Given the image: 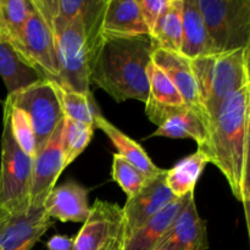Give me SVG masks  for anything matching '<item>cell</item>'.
Returning a JSON list of instances; mask_svg holds the SVG:
<instances>
[{"instance_id": "6da1fadb", "label": "cell", "mask_w": 250, "mask_h": 250, "mask_svg": "<svg viewBox=\"0 0 250 250\" xmlns=\"http://www.w3.org/2000/svg\"><path fill=\"white\" fill-rule=\"evenodd\" d=\"M250 84L225 99L208 128L203 151L229 182L234 198L243 204L249 229Z\"/></svg>"}, {"instance_id": "7a4b0ae2", "label": "cell", "mask_w": 250, "mask_h": 250, "mask_svg": "<svg viewBox=\"0 0 250 250\" xmlns=\"http://www.w3.org/2000/svg\"><path fill=\"white\" fill-rule=\"evenodd\" d=\"M156 49L150 36L102 37L89 61V83L105 90L117 103L134 99L146 104V68Z\"/></svg>"}, {"instance_id": "3957f363", "label": "cell", "mask_w": 250, "mask_h": 250, "mask_svg": "<svg viewBox=\"0 0 250 250\" xmlns=\"http://www.w3.org/2000/svg\"><path fill=\"white\" fill-rule=\"evenodd\" d=\"M250 48L190 60L203 107L210 122L227 97L250 84Z\"/></svg>"}, {"instance_id": "277c9868", "label": "cell", "mask_w": 250, "mask_h": 250, "mask_svg": "<svg viewBox=\"0 0 250 250\" xmlns=\"http://www.w3.org/2000/svg\"><path fill=\"white\" fill-rule=\"evenodd\" d=\"M31 1L48 22L53 32L60 71L56 83L76 92L92 93L89 83V46L82 14L72 22L65 23L54 20L48 12L38 6L34 0Z\"/></svg>"}, {"instance_id": "5b68a950", "label": "cell", "mask_w": 250, "mask_h": 250, "mask_svg": "<svg viewBox=\"0 0 250 250\" xmlns=\"http://www.w3.org/2000/svg\"><path fill=\"white\" fill-rule=\"evenodd\" d=\"M212 54L250 48L249 0H197Z\"/></svg>"}, {"instance_id": "8992f818", "label": "cell", "mask_w": 250, "mask_h": 250, "mask_svg": "<svg viewBox=\"0 0 250 250\" xmlns=\"http://www.w3.org/2000/svg\"><path fill=\"white\" fill-rule=\"evenodd\" d=\"M32 158L21 150L12 137L9 117L4 114L0 158V209L10 215L29 210Z\"/></svg>"}, {"instance_id": "52a82bcc", "label": "cell", "mask_w": 250, "mask_h": 250, "mask_svg": "<svg viewBox=\"0 0 250 250\" xmlns=\"http://www.w3.org/2000/svg\"><path fill=\"white\" fill-rule=\"evenodd\" d=\"M5 102L28 116L36 136L37 151L48 143L65 119L53 81L45 78L7 95Z\"/></svg>"}, {"instance_id": "ba28073f", "label": "cell", "mask_w": 250, "mask_h": 250, "mask_svg": "<svg viewBox=\"0 0 250 250\" xmlns=\"http://www.w3.org/2000/svg\"><path fill=\"white\" fill-rule=\"evenodd\" d=\"M11 49L22 62L36 70L42 78L58 82L60 71L53 32L34 6L19 41Z\"/></svg>"}, {"instance_id": "9c48e42d", "label": "cell", "mask_w": 250, "mask_h": 250, "mask_svg": "<svg viewBox=\"0 0 250 250\" xmlns=\"http://www.w3.org/2000/svg\"><path fill=\"white\" fill-rule=\"evenodd\" d=\"M146 114L158 129L150 137H166L175 139H193L198 149L208 143V125L199 114L188 107L167 106L149 99L146 104Z\"/></svg>"}, {"instance_id": "30bf717a", "label": "cell", "mask_w": 250, "mask_h": 250, "mask_svg": "<svg viewBox=\"0 0 250 250\" xmlns=\"http://www.w3.org/2000/svg\"><path fill=\"white\" fill-rule=\"evenodd\" d=\"M166 171L156 177L146 180V185L131 199H127L124 211V239L128 238L133 232L141 229L149 220L163 211L168 204L176 200L166 186Z\"/></svg>"}, {"instance_id": "8fae6325", "label": "cell", "mask_w": 250, "mask_h": 250, "mask_svg": "<svg viewBox=\"0 0 250 250\" xmlns=\"http://www.w3.org/2000/svg\"><path fill=\"white\" fill-rule=\"evenodd\" d=\"M63 124V121H62ZM62 124L58 127L48 143L37 151L32 159V187L29 198V209L44 208L46 198L55 188L59 176L65 170L63 164Z\"/></svg>"}, {"instance_id": "7c38bea8", "label": "cell", "mask_w": 250, "mask_h": 250, "mask_svg": "<svg viewBox=\"0 0 250 250\" xmlns=\"http://www.w3.org/2000/svg\"><path fill=\"white\" fill-rule=\"evenodd\" d=\"M124 226V211L116 203L97 199L89 215L75 237L76 250H100L110 239L120 236Z\"/></svg>"}, {"instance_id": "4fadbf2b", "label": "cell", "mask_w": 250, "mask_h": 250, "mask_svg": "<svg viewBox=\"0 0 250 250\" xmlns=\"http://www.w3.org/2000/svg\"><path fill=\"white\" fill-rule=\"evenodd\" d=\"M53 225L44 208L0 220V250H31Z\"/></svg>"}, {"instance_id": "5bb4252c", "label": "cell", "mask_w": 250, "mask_h": 250, "mask_svg": "<svg viewBox=\"0 0 250 250\" xmlns=\"http://www.w3.org/2000/svg\"><path fill=\"white\" fill-rule=\"evenodd\" d=\"M151 61L167 75V77L170 78L182 97L185 104L194 110L197 114H199L207 122L208 128H209L210 120L203 107L199 88H198L197 80L192 70L190 60L181 54L156 48L151 55Z\"/></svg>"}, {"instance_id": "9a60e30c", "label": "cell", "mask_w": 250, "mask_h": 250, "mask_svg": "<svg viewBox=\"0 0 250 250\" xmlns=\"http://www.w3.org/2000/svg\"><path fill=\"white\" fill-rule=\"evenodd\" d=\"M208 248L207 222L198 212L193 194L178 212L156 250H207Z\"/></svg>"}, {"instance_id": "2e32d148", "label": "cell", "mask_w": 250, "mask_h": 250, "mask_svg": "<svg viewBox=\"0 0 250 250\" xmlns=\"http://www.w3.org/2000/svg\"><path fill=\"white\" fill-rule=\"evenodd\" d=\"M149 31L137 0H106L102 23L105 38H129L146 36Z\"/></svg>"}, {"instance_id": "e0dca14e", "label": "cell", "mask_w": 250, "mask_h": 250, "mask_svg": "<svg viewBox=\"0 0 250 250\" xmlns=\"http://www.w3.org/2000/svg\"><path fill=\"white\" fill-rule=\"evenodd\" d=\"M88 193L77 182H66L55 187L44 203V209L51 219L61 222H84L89 215Z\"/></svg>"}, {"instance_id": "ac0fdd59", "label": "cell", "mask_w": 250, "mask_h": 250, "mask_svg": "<svg viewBox=\"0 0 250 250\" xmlns=\"http://www.w3.org/2000/svg\"><path fill=\"white\" fill-rule=\"evenodd\" d=\"M194 194V192L177 198L171 204H168L163 211L149 220L144 226L137 229L128 238L124 239L122 250H156L165 238L166 233L170 229L171 225L175 221L178 212L187 204L188 199Z\"/></svg>"}, {"instance_id": "d6986e66", "label": "cell", "mask_w": 250, "mask_h": 250, "mask_svg": "<svg viewBox=\"0 0 250 250\" xmlns=\"http://www.w3.org/2000/svg\"><path fill=\"white\" fill-rule=\"evenodd\" d=\"M94 128H99L100 131L104 132L109 137L110 141L112 142V144L116 146L117 154L121 155L124 159H126L137 170L141 171L146 176V180H150V178H154L165 172V170L158 167L153 163V160L149 158V155L144 150L143 146H141V144L133 141L131 137L124 133L121 129L117 128L115 125L107 121L102 115L95 117Z\"/></svg>"}, {"instance_id": "ffe728a7", "label": "cell", "mask_w": 250, "mask_h": 250, "mask_svg": "<svg viewBox=\"0 0 250 250\" xmlns=\"http://www.w3.org/2000/svg\"><path fill=\"white\" fill-rule=\"evenodd\" d=\"M211 44L197 0H183L181 55L188 60L211 55Z\"/></svg>"}, {"instance_id": "44dd1931", "label": "cell", "mask_w": 250, "mask_h": 250, "mask_svg": "<svg viewBox=\"0 0 250 250\" xmlns=\"http://www.w3.org/2000/svg\"><path fill=\"white\" fill-rule=\"evenodd\" d=\"M209 158L203 151L198 150L176 164L166 171V186L175 198H183L194 192L195 185L202 176Z\"/></svg>"}, {"instance_id": "7402d4cb", "label": "cell", "mask_w": 250, "mask_h": 250, "mask_svg": "<svg viewBox=\"0 0 250 250\" xmlns=\"http://www.w3.org/2000/svg\"><path fill=\"white\" fill-rule=\"evenodd\" d=\"M182 28L183 0H170L150 37L156 48L181 54Z\"/></svg>"}, {"instance_id": "603a6c76", "label": "cell", "mask_w": 250, "mask_h": 250, "mask_svg": "<svg viewBox=\"0 0 250 250\" xmlns=\"http://www.w3.org/2000/svg\"><path fill=\"white\" fill-rule=\"evenodd\" d=\"M33 10L31 0H0V43L11 48Z\"/></svg>"}, {"instance_id": "cb8c5ba5", "label": "cell", "mask_w": 250, "mask_h": 250, "mask_svg": "<svg viewBox=\"0 0 250 250\" xmlns=\"http://www.w3.org/2000/svg\"><path fill=\"white\" fill-rule=\"evenodd\" d=\"M0 76L7 89V95L42 80V76L20 60L14 50L0 43Z\"/></svg>"}, {"instance_id": "d4e9b609", "label": "cell", "mask_w": 250, "mask_h": 250, "mask_svg": "<svg viewBox=\"0 0 250 250\" xmlns=\"http://www.w3.org/2000/svg\"><path fill=\"white\" fill-rule=\"evenodd\" d=\"M53 84L66 119L94 126L95 117L102 114L98 109L92 93H80L71 90L68 88L61 87L54 81Z\"/></svg>"}, {"instance_id": "484cf974", "label": "cell", "mask_w": 250, "mask_h": 250, "mask_svg": "<svg viewBox=\"0 0 250 250\" xmlns=\"http://www.w3.org/2000/svg\"><path fill=\"white\" fill-rule=\"evenodd\" d=\"M93 133H94L93 125L76 122L66 117L63 119L61 144H62L65 168L84 151L92 141Z\"/></svg>"}, {"instance_id": "4316f807", "label": "cell", "mask_w": 250, "mask_h": 250, "mask_svg": "<svg viewBox=\"0 0 250 250\" xmlns=\"http://www.w3.org/2000/svg\"><path fill=\"white\" fill-rule=\"evenodd\" d=\"M4 114L9 117L10 129L17 146L29 158L33 159L37 154V143L28 116L21 109L7 102L4 103Z\"/></svg>"}, {"instance_id": "83f0119b", "label": "cell", "mask_w": 250, "mask_h": 250, "mask_svg": "<svg viewBox=\"0 0 250 250\" xmlns=\"http://www.w3.org/2000/svg\"><path fill=\"white\" fill-rule=\"evenodd\" d=\"M149 81V99L167 106L185 105L182 97L173 83L160 67L151 61L146 68Z\"/></svg>"}, {"instance_id": "f1b7e54d", "label": "cell", "mask_w": 250, "mask_h": 250, "mask_svg": "<svg viewBox=\"0 0 250 250\" xmlns=\"http://www.w3.org/2000/svg\"><path fill=\"white\" fill-rule=\"evenodd\" d=\"M111 178L126 193L127 199L133 198L146 182V176L117 153L112 155Z\"/></svg>"}, {"instance_id": "f546056e", "label": "cell", "mask_w": 250, "mask_h": 250, "mask_svg": "<svg viewBox=\"0 0 250 250\" xmlns=\"http://www.w3.org/2000/svg\"><path fill=\"white\" fill-rule=\"evenodd\" d=\"M170 0H137L142 17L148 27L149 36L155 28L156 23L167 7Z\"/></svg>"}, {"instance_id": "4dcf8cb0", "label": "cell", "mask_w": 250, "mask_h": 250, "mask_svg": "<svg viewBox=\"0 0 250 250\" xmlns=\"http://www.w3.org/2000/svg\"><path fill=\"white\" fill-rule=\"evenodd\" d=\"M48 250H76L75 249V238L56 234L51 237L46 243Z\"/></svg>"}, {"instance_id": "1f68e13d", "label": "cell", "mask_w": 250, "mask_h": 250, "mask_svg": "<svg viewBox=\"0 0 250 250\" xmlns=\"http://www.w3.org/2000/svg\"><path fill=\"white\" fill-rule=\"evenodd\" d=\"M122 247H124V234L121 233L120 236L110 239L100 250H122Z\"/></svg>"}, {"instance_id": "d6a6232c", "label": "cell", "mask_w": 250, "mask_h": 250, "mask_svg": "<svg viewBox=\"0 0 250 250\" xmlns=\"http://www.w3.org/2000/svg\"><path fill=\"white\" fill-rule=\"evenodd\" d=\"M6 214H7V212H6V211H5V210L0 209V220H1V219H2V217H4V216H5V215H6Z\"/></svg>"}]
</instances>
